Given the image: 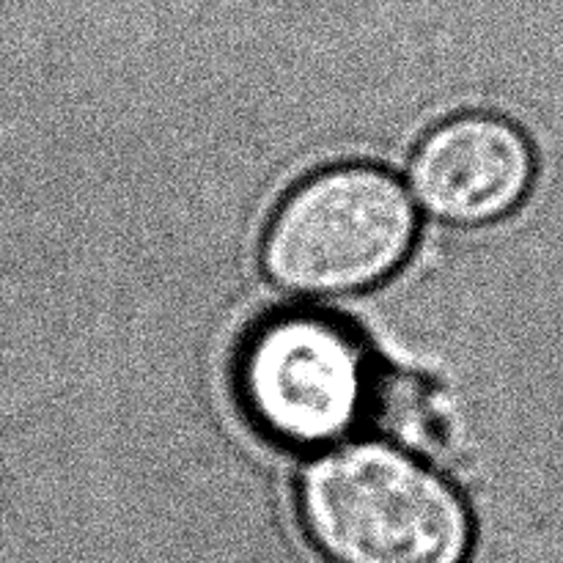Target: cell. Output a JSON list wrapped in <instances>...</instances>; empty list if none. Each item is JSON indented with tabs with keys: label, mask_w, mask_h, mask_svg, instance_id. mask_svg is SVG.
Segmentation results:
<instances>
[{
	"label": "cell",
	"mask_w": 563,
	"mask_h": 563,
	"mask_svg": "<svg viewBox=\"0 0 563 563\" xmlns=\"http://www.w3.org/2000/svg\"><path fill=\"white\" fill-rule=\"evenodd\" d=\"M297 515L328 563H467L476 537L443 473L374 440L319 451L297 484Z\"/></svg>",
	"instance_id": "obj_1"
},
{
	"label": "cell",
	"mask_w": 563,
	"mask_h": 563,
	"mask_svg": "<svg viewBox=\"0 0 563 563\" xmlns=\"http://www.w3.org/2000/svg\"><path fill=\"white\" fill-rule=\"evenodd\" d=\"M368 379L366 350L346 324L289 311L253 330L236 383L247 418L269 440L328 451L366 416Z\"/></svg>",
	"instance_id": "obj_3"
},
{
	"label": "cell",
	"mask_w": 563,
	"mask_h": 563,
	"mask_svg": "<svg viewBox=\"0 0 563 563\" xmlns=\"http://www.w3.org/2000/svg\"><path fill=\"white\" fill-rule=\"evenodd\" d=\"M418 212L410 187L368 163H341L302 179L275 209L264 269L300 297H346L388 280L412 253Z\"/></svg>",
	"instance_id": "obj_2"
},
{
	"label": "cell",
	"mask_w": 563,
	"mask_h": 563,
	"mask_svg": "<svg viewBox=\"0 0 563 563\" xmlns=\"http://www.w3.org/2000/svg\"><path fill=\"white\" fill-rule=\"evenodd\" d=\"M537 181V148L520 124L498 113L440 121L418 143L410 192L434 220L482 229L515 214Z\"/></svg>",
	"instance_id": "obj_4"
}]
</instances>
